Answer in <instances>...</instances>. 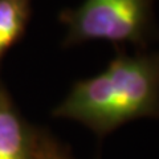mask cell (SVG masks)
I'll list each match as a JSON object with an SVG mask.
<instances>
[{"label": "cell", "instance_id": "obj_5", "mask_svg": "<svg viewBox=\"0 0 159 159\" xmlns=\"http://www.w3.org/2000/svg\"><path fill=\"white\" fill-rule=\"evenodd\" d=\"M34 159H66L62 155H60L58 152L53 151V150H48V148H44L40 152H36V158Z\"/></svg>", "mask_w": 159, "mask_h": 159}, {"label": "cell", "instance_id": "obj_1", "mask_svg": "<svg viewBox=\"0 0 159 159\" xmlns=\"http://www.w3.org/2000/svg\"><path fill=\"white\" fill-rule=\"evenodd\" d=\"M54 114L99 135L134 119L159 117V52L119 53L97 76L78 81Z\"/></svg>", "mask_w": 159, "mask_h": 159}, {"label": "cell", "instance_id": "obj_2", "mask_svg": "<svg viewBox=\"0 0 159 159\" xmlns=\"http://www.w3.org/2000/svg\"><path fill=\"white\" fill-rule=\"evenodd\" d=\"M151 6L152 0H84L62 16L66 43L143 44L151 31Z\"/></svg>", "mask_w": 159, "mask_h": 159}, {"label": "cell", "instance_id": "obj_4", "mask_svg": "<svg viewBox=\"0 0 159 159\" xmlns=\"http://www.w3.org/2000/svg\"><path fill=\"white\" fill-rule=\"evenodd\" d=\"M32 0H0V58L25 29Z\"/></svg>", "mask_w": 159, "mask_h": 159}, {"label": "cell", "instance_id": "obj_3", "mask_svg": "<svg viewBox=\"0 0 159 159\" xmlns=\"http://www.w3.org/2000/svg\"><path fill=\"white\" fill-rule=\"evenodd\" d=\"M33 141L7 101L0 98V159H34Z\"/></svg>", "mask_w": 159, "mask_h": 159}]
</instances>
